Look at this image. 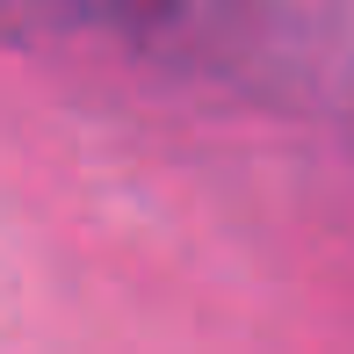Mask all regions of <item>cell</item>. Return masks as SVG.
<instances>
[{"mask_svg":"<svg viewBox=\"0 0 354 354\" xmlns=\"http://www.w3.org/2000/svg\"><path fill=\"white\" fill-rule=\"evenodd\" d=\"M0 15L188 73H246L297 29L289 0H0Z\"/></svg>","mask_w":354,"mask_h":354,"instance_id":"obj_1","label":"cell"}]
</instances>
